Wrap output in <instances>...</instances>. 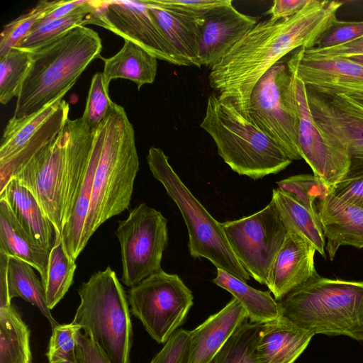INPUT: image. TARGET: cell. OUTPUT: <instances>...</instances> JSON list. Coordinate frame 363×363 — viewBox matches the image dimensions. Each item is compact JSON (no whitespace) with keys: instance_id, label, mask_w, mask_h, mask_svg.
<instances>
[{"instance_id":"1","label":"cell","mask_w":363,"mask_h":363,"mask_svg":"<svg viewBox=\"0 0 363 363\" xmlns=\"http://www.w3.org/2000/svg\"><path fill=\"white\" fill-rule=\"evenodd\" d=\"M342 5L337 1L310 0L290 18L257 22L210 68V87L247 117L251 94L261 77L289 52L315 48L337 19Z\"/></svg>"},{"instance_id":"43","label":"cell","mask_w":363,"mask_h":363,"mask_svg":"<svg viewBox=\"0 0 363 363\" xmlns=\"http://www.w3.org/2000/svg\"><path fill=\"white\" fill-rule=\"evenodd\" d=\"M164 8L185 15L204 16L210 10L225 4L229 0H156Z\"/></svg>"},{"instance_id":"44","label":"cell","mask_w":363,"mask_h":363,"mask_svg":"<svg viewBox=\"0 0 363 363\" xmlns=\"http://www.w3.org/2000/svg\"><path fill=\"white\" fill-rule=\"evenodd\" d=\"M330 194L345 203L363 209V177L344 179L330 187Z\"/></svg>"},{"instance_id":"11","label":"cell","mask_w":363,"mask_h":363,"mask_svg":"<svg viewBox=\"0 0 363 363\" xmlns=\"http://www.w3.org/2000/svg\"><path fill=\"white\" fill-rule=\"evenodd\" d=\"M230 246L242 267L256 281L266 284L288 228L271 200L262 210L222 223Z\"/></svg>"},{"instance_id":"31","label":"cell","mask_w":363,"mask_h":363,"mask_svg":"<svg viewBox=\"0 0 363 363\" xmlns=\"http://www.w3.org/2000/svg\"><path fill=\"white\" fill-rule=\"evenodd\" d=\"M59 101L28 116L11 117L4 128L1 140L0 164L6 162L35 138L57 108Z\"/></svg>"},{"instance_id":"4","label":"cell","mask_w":363,"mask_h":363,"mask_svg":"<svg viewBox=\"0 0 363 363\" xmlns=\"http://www.w3.org/2000/svg\"><path fill=\"white\" fill-rule=\"evenodd\" d=\"M277 301L282 316L314 335L363 341V281L318 274Z\"/></svg>"},{"instance_id":"41","label":"cell","mask_w":363,"mask_h":363,"mask_svg":"<svg viewBox=\"0 0 363 363\" xmlns=\"http://www.w3.org/2000/svg\"><path fill=\"white\" fill-rule=\"evenodd\" d=\"M363 36V21H343L335 20L321 35L315 48L340 45Z\"/></svg>"},{"instance_id":"13","label":"cell","mask_w":363,"mask_h":363,"mask_svg":"<svg viewBox=\"0 0 363 363\" xmlns=\"http://www.w3.org/2000/svg\"><path fill=\"white\" fill-rule=\"evenodd\" d=\"M67 133L43 147L13 177L33 195L44 215L60 235L63 228L62 202Z\"/></svg>"},{"instance_id":"37","label":"cell","mask_w":363,"mask_h":363,"mask_svg":"<svg viewBox=\"0 0 363 363\" xmlns=\"http://www.w3.org/2000/svg\"><path fill=\"white\" fill-rule=\"evenodd\" d=\"M61 1H40L27 13L11 21L3 28L0 35V57L16 48L44 16L57 7Z\"/></svg>"},{"instance_id":"5","label":"cell","mask_w":363,"mask_h":363,"mask_svg":"<svg viewBox=\"0 0 363 363\" xmlns=\"http://www.w3.org/2000/svg\"><path fill=\"white\" fill-rule=\"evenodd\" d=\"M200 127L213 138L219 156L239 175L257 180L277 174L292 162L274 140L216 94L207 99Z\"/></svg>"},{"instance_id":"46","label":"cell","mask_w":363,"mask_h":363,"mask_svg":"<svg viewBox=\"0 0 363 363\" xmlns=\"http://www.w3.org/2000/svg\"><path fill=\"white\" fill-rule=\"evenodd\" d=\"M76 363H112L99 345L85 333L79 335L75 350Z\"/></svg>"},{"instance_id":"18","label":"cell","mask_w":363,"mask_h":363,"mask_svg":"<svg viewBox=\"0 0 363 363\" xmlns=\"http://www.w3.org/2000/svg\"><path fill=\"white\" fill-rule=\"evenodd\" d=\"M257 23L255 17L238 11L232 0L210 10L204 16L199 48L201 65L213 66Z\"/></svg>"},{"instance_id":"48","label":"cell","mask_w":363,"mask_h":363,"mask_svg":"<svg viewBox=\"0 0 363 363\" xmlns=\"http://www.w3.org/2000/svg\"><path fill=\"white\" fill-rule=\"evenodd\" d=\"M90 4L91 1L86 0L62 1L57 7L40 19L34 25L31 31L38 29L48 22L71 15L87 7Z\"/></svg>"},{"instance_id":"38","label":"cell","mask_w":363,"mask_h":363,"mask_svg":"<svg viewBox=\"0 0 363 363\" xmlns=\"http://www.w3.org/2000/svg\"><path fill=\"white\" fill-rule=\"evenodd\" d=\"M277 184L279 188L294 196L315 213H318L316 200L323 199L330 191V187L313 174L291 176Z\"/></svg>"},{"instance_id":"32","label":"cell","mask_w":363,"mask_h":363,"mask_svg":"<svg viewBox=\"0 0 363 363\" xmlns=\"http://www.w3.org/2000/svg\"><path fill=\"white\" fill-rule=\"evenodd\" d=\"M69 104L63 99L60 101L37 137L12 158L0 164V191L18 170L59 135L69 119Z\"/></svg>"},{"instance_id":"47","label":"cell","mask_w":363,"mask_h":363,"mask_svg":"<svg viewBox=\"0 0 363 363\" xmlns=\"http://www.w3.org/2000/svg\"><path fill=\"white\" fill-rule=\"evenodd\" d=\"M320 94L342 111L352 116L363 119V93Z\"/></svg>"},{"instance_id":"16","label":"cell","mask_w":363,"mask_h":363,"mask_svg":"<svg viewBox=\"0 0 363 363\" xmlns=\"http://www.w3.org/2000/svg\"><path fill=\"white\" fill-rule=\"evenodd\" d=\"M306 89L318 128L329 140L348 152L350 167L345 179L363 177V119L342 111L311 88Z\"/></svg>"},{"instance_id":"3","label":"cell","mask_w":363,"mask_h":363,"mask_svg":"<svg viewBox=\"0 0 363 363\" xmlns=\"http://www.w3.org/2000/svg\"><path fill=\"white\" fill-rule=\"evenodd\" d=\"M98 33L75 27L33 51L32 62L16 99L13 116L30 115L62 99L92 60L100 57Z\"/></svg>"},{"instance_id":"9","label":"cell","mask_w":363,"mask_h":363,"mask_svg":"<svg viewBox=\"0 0 363 363\" xmlns=\"http://www.w3.org/2000/svg\"><path fill=\"white\" fill-rule=\"evenodd\" d=\"M130 313L157 343H165L193 306L191 291L176 274L162 269L128 291Z\"/></svg>"},{"instance_id":"22","label":"cell","mask_w":363,"mask_h":363,"mask_svg":"<svg viewBox=\"0 0 363 363\" xmlns=\"http://www.w3.org/2000/svg\"><path fill=\"white\" fill-rule=\"evenodd\" d=\"M66 167L63 191V228L68 221L89 164L94 131L82 118L68 119ZM63 229V228H62Z\"/></svg>"},{"instance_id":"6","label":"cell","mask_w":363,"mask_h":363,"mask_svg":"<svg viewBox=\"0 0 363 363\" xmlns=\"http://www.w3.org/2000/svg\"><path fill=\"white\" fill-rule=\"evenodd\" d=\"M79 305L73 323L104 351L112 363H129L133 342L130 310L116 272L108 266L78 289Z\"/></svg>"},{"instance_id":"33","label":"cell","mask_w":363,"mask_h":363,"mask_svg":"<svg viewBox=\"0 0 363 363\" xmlns=\"http://www.w3.org/2000/svg\"><path fill=\"white\" fill-rule=\"evenodd\" d=\"M55 239L50 251L46 278L43 284L48 308L52 310L65 296L73 283L77 268L65 251L61 235L55 232Z\"/></svg>"},{"instance_id":"15","label":"cell","mask_w":363,"mask_h":363,"mask_svg":"<svg viewBox=\"0 0 363 363\" xmlns=\"http://www.w3.org/2000/svg\"><path fill=\"white\" fill-rule=\"evenodd\" d=\"M291 74L323 94L363 93V66L348 58L308 57L300 48L286 62Z\"/></svg>"},{"instance_id":"12","label":"cell","mask_w":363,"mask_h":363,"mask_svg":"<svg viewBox=\"0 0 363 363\" xmlns=\"http://www.w3.org/2000/svg\"><path fill=\"white\" fill-rule=\"evenodd\" d=\"M111 30L145 50L157 60L188 66L142 1H99L92 23Z\"/></svg>"},{"instance_id":"2","label":"cell","mask_w":363,"mask_h":363,"mask_svg":"<svg viewBox=\"0 0 363 363\" xmlns=\"http://www.w3.org/2000/svg\"><path fill=\"white\" fill-rule=\"evenodd\" d=\"M94 142L99 155L82 251L100 225L129 208L139 170L135 131L123 106L112 104Z\"/></svg>"},{"instance_id":"23","label":"cell","mask_w":363,"mask_h":363,"mask_svg":"<svg viewBox=\"0 0 363 363\" xmlns=\"http://www.w3.org/2000/svg\"><path fill=\"white\" fill-rule=\"evenodd\" d=\"M146 6L178 55L188 66L201 67L199 48L204 16H193L169 10L156 0H145Z\"/></svg>"},{"instance_id":"19","label":"cell","mask_w":363,"mask_h":363,"mask_svg":"<svg viewBox=\"0 0 363 363\" xmlns=\"http://www.w3.org/2000/svg\"><path fill=\"white\" fill-rule=\"evenodd\" d=\"M316 206L330 260L342 246L363 248L362 208L339 200L330 191Z\"/></svg>"},{"instance_id":"50","label":"cell","mask_w":363,"mask_h":363,"mask_svg":"<svg viewBox=\"0 0 363 363\" xmlns=\"http://www.w3.org/2000/svg\"><path fill=\"white\" fill-rule=\"evenodd\" d=\"M9 256L0 252V308L9 306L11 300L9 297L7 290V265Z\"/></svg>"},{"instance_id":"7","label":"cell","mask_w":363,"mask_h":363,"mask_svg":"<svg viewBox=\"0 0 363 363\" xmlns=\"http://www.w3.org/2000/svg\"><path fill=\"white\" fill-rule=\"evenodd\" d=\"M149 169L177 206L186 223L188 247L194 258L208 259L219 269L246 281L250 275L233 252L222 227L194 196L170 165L160 147H151L147 155Z\"/></svg>"},{"instance_id":"40","label":"cell","mask_w":363,"mask_h":363,"mask_svg":"<svg viewBox=\"0 0 363 363\" xmlns=\"http://www.w3.org/2000/svg\"><path fill=\"white\" fill-rule=\"evenodd\" d=\"M81 326L72 322L58 324L52 328L46 357L49 363H56L74 358Z\"/></svg>"},{"instance_id":"21","label":"cell","mask_w":363,"mask_h":363,"mask_svg":"<svg viewBox=\"0 0 363 363\" xmlns=\"http://www.w3.org/2000/svg\"><path fill=\"white\" fill-rule=\"evenodd\" d=\"M247 319L246 311L233 298L220 311L189 330V363H211L233 333Z\"/></svg>"},{"instance_id":"14","label":"cell","mask_w":363,"mask_h":363,"mask_svg":"<svg viewBox=\"0 0 363 363\" xmlns=\"http://www.w3.org/2000/svg\"><path fill=\"white\" fill-rule=\"evenodd\" d=\"M294 88L298 108V147L301 158L315 176L331 187L347 175L348 152L329 140L318 128L308 106L306 86L295 77Z\"/></svg>"},{"instance_id":"35","label":"cell","mask_w":363,"mask_h":363,"mask_svg":"<svg viewBox=\"0 0 363 363\" xmlns=\"http://www.w3.org/2000/svg\"><path fill=\"white\" fill-rule=\"evenodd\" d=\"M32 62L30 52L13 48L0 57V102L7 104L18 97Z\"/></svg>"},{"instance_id":"8","label":"cell","mask_w":363,"mask_h":363,"mask_svg":"<svg viewBox=\"0 0 363 363\" xmlns=\"http://www.w3.org/2000/svg\"><path fill=\"white\" fill-rule=\"evenodd\" d=\"M247 118L274 140L293 160H302L298 147L299 116L294 76L286 65L273 66L250 96Z\"/></svg>"},{"instance_id":"27","label":"cell","mask_w":363,"mask_h":363,"mask_svg":"<svg viewBox=\"0 0 363 363\" xmlns=\"http://www.w3.org/2000/svg\"><path fill=\"white\" fill-rule=\"evenodd\" d=\"M213 283L228 291L240 302L250 323H264L281 315L278 303L269 291L255 289L246 281L219 269Z\"/></svg>"},{"instance_id":"49","label":"cell","mask_w":363,"mask_h":363,"mask_svg":"<svg viewBox=\"0 0 363 363\" xmlns=\"http://www.w3.org/2000/svg\"><path fill=\"white\" fill-rule=\"evenodd\" d=\"M310 0H275L266 14L270 15L271 21H279L290 18L299 12Z\"/></svg>"},{"instance_id":"52","label":"cell","mask_w":363,"mask_h":363,"mask_svg":"<svg viewBox=\"0 0 363 363\" xmlns=\"http://www.w3.org/2000/svg\"><path fill=\"white\" fill-rule=\"evenodd\" d=\"M56 363H76V362H75V357L73 359H69V360H67V361H64V362H56Z\"/></svg>"},{"instance_id":"29","label":"cell","mask_w":363,"mask_h":363,"mask_svg":"<svg viewBox=\"0 0 363 363\" xmlns=\"http://www.w3.org/2000/svg\"><path fill=\"white\" fill-rule=\"evenodd\" d=\"M34 268L24 261L9 257L7 265V290L11 300L19 297L38 308L53 328L59 323L48 308L44 286Z\"/></svg>"},{"instance_id":"17","label":"cell","mask_w":363,"mask_h":363,"mask_svg":"<svg viewBox=\"0 0 363 363\" xmlns=\"http://www.w3.org/2000/svg\"><path fill=\"white\" fill-rule=\"evenodd\" d=\"M286 227L288 232L265 284L276 301L318 274L314 262L315 247L303 235Z\"/></svg>"},{"instance_id":"28","label":"cell","mask_w":363,"mask_h":363,"mask_svg":"<svg viewBox=\"0 0 363 363\" xmlns=\"http://www.w3.org/2000/svg\"><path fill=\"white\" fill-rule=\"evenodd\" d=\"M272 200L286 226L303 235L325 257L326 241L318 213L308 209L294 196L280 188L273 189Z\"/></svg>"},{"instance_id":"24","label":"cell","mask_w":363,"mask_h":363,"mask_svg":"<svg viewBox=\"0 0 363 363\" xmlns=\"http://www.w3.org/2000/svg\"><path fill=\"white\" fill-rule=\"evenodd\" d=\"M23 229L39 245L50 251L55 233L52 223L44 215L31 192L12 178L0 191Z\"/></svg>"},{"instance_id":"25","label":"cell","mask_w":363,"mask_h":363,"mask_svg":"<svg viewBox=\"0 0 363 363\" xmlns=\"http://www.w3.org/2000/svg\"><path fill=\"white\" fill-rule=\"evenodd\" d=\"M0 252L31 265L43 284L50 251L35 242L23 229L7 202L0 199Z\"/></svg>"},{"instance_id":"39","label":"cell","mask_w":363,"mask_h":363,"mask_svg":"<svg viewBox=\"0 0 363 363\" xmlns=\"http://www.w3.org/2000/svg\"><path fill=\"white\" fill-rule=\"evenodd\" d=\"M108 86L102 72L94 74L90 84L82 116L84 123L95 131L106 118L113 103L108 94Z\"/></svg>"},{"instance_id":"10","label":"cell","mask_w":363,"mask_h":363,"mask_svg":"<svg viewBox=\"0 0 363 363\" xmlns=\"http://www.w3.org/2000/svg\"><path fill=\"white\" fill-rule=\"evenodd\" d=\"M116 235L121 246V281L133 287L162 270L168 245L167 220L161 212L142 203L118 221Z\"/></svg>"},{"instance_id":"45","label":"cell","mask_w":363,"mask_h":363,"mask_svg":"<svg viewBox=\"0 0 363 363\" xmlns=\"http://www.w3.org/2000/svg\"><path fill=\"white\" fill-rule=\"evenodd\" d=\"M304 55L308 57H350L363 55V36L347 43L326 48L306 49L302 47Z\"/></svg>"},{"instance_id":"30","label":"cell","mask_w":363,"mask_h":363,"mask_svg":"<svg viewBox=\"0 0 363 363\" xmlns=\"http://www.w3.org/2000/svg\"><path fill=\"white\" fill-rule=\"evenodd\" d=\"M30 336L13 305L0 308V363H31Z\"/></svg>"},{"instance_id":"34","label":"cell","mask_w":363,"mask_h":363,"mask_svg":"<svg viewBox=\"0 0 363 363\" xmlns=\"http://www.w3.org/2000/svg\"><path fill=\"white\" fill-rule=\"evenodd\" d=\"M99 5V1H91L86 8L71 15L56 19L31 31L18 45V48L33 51L54 40L68 30L92 23V16Z\"/></svg>"},{"instance_id":"51","label":"cell","mask_w":363,"mask_h":363,"mask_svg":"<svg viewBox=\"0 0 363 363\" xmlns=\"http://www.w3.org/2000/svg\"><path fill=\"white\" fill-rule=\"evenodd\" d=\"M346 58H348L350 60L363 66V55H357V56H352V57H346Z\"/></svg>"},{"instance_id":"26","label":"cell","mask_w":363,"mask_h":363,"mask_svg":"<svg viewBox=\"0 0 363 363\" xmlns=\"http://www.w3.org/2000/svg\"><path fill=\"white\" fill-rule=\"evenodd\" d=\"M104 62L103 74L106 82L116 79H128L138 89L152 84L157 72V59L135 43L125 40L121 49Z\"/></svg>"},{"instance_id":"20","label":"cell","mask_w":363,"mask_h":363,"mask_svg":"<svg viewBox=\"0 0 363 363\" xmlns=\"http://www.w3.org/2000/svg\"><path fill=\"white\" fill-rule=\"evenodd\" d=\"M314 335L282 315L262 323L254 363H294Z\"/></svg>"},{"instance_id":"42","label":"cell","mask_w":363,"mask_h":363,"mask_svg":"<svg viewBox=\"0 0 363 363\" xmlns=\"http://www.w3.org/2000/svg\"><path fill=\"white\" fill-rule=\"evenodd\" d=\"M189 330L178 329L150 363H189Z\"/></svg>"},{"instance_id":"36","label":"cell","mask_w":363,"mask_h":363,"mask_svg":"<svg viewBox=\"0 0 363 363\" xmlns=\"http://www.w3.org/2000/svg\"><path fill=\"white\" fill-rule=\"evenodd\" d=\"M262 323L245 322L227 340L211 363H254L253 351Z\"/></svg>"}]
</instances>
